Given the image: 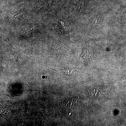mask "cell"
<instances>
[{"label": "cell", "instance_id": "1", "mask_svg": "<svg viewBox=\"0 0 126 126\" xmlns=\"http://www.w3.org/2000/svg\"><path fill=\"white\" fill-rule=\"evenodd\" d=\"M62 73L66 75H74L77 72V70L75 68H71L65 69H59Z\"/></svg>", "mask_w": 126, "mask_h": 126}, {"label": "cell", "instance_id": "2", "mask_svg": "<svg viewBox=\"0 0 126 126\" xmlns=\"http://www.w3.org/2000/svg\"><path fill=\"white\" fill-rule=\"evenodd\" d=\"M11 45V50H10V52H11V54L13 55L15 57V59L17 61H18V55H19V53L20 51H19V49H17V48H14Z\"/></svg>", "mask_w": 126, "mask_h": 126}, {"label": "cell", "instance_id": "3", "mask_svg": "<svg viewBox=\"0 0 126 126\" xmlns=\"http://www.w3.org/2000/svg\"><path fill=\"white\" fill-rule=\"evenodd\" d=\"M103 14L102 13H100L97 17V19L98 20V23H100L103 19Z\"/></svg>", "mask_w": 126, "mask_h": 126}, {"label": "cell", "instance_id": "4", "mask_svg": "<svg viewBox=\"0 0 126 126\" xmlns=\"http://www.w3.org/2000/svg\"><path fill=\"white\" fill-rule=\"evenodd\" d=\"M87 50H83L81 56V57L83 59H86V57L87 56Z\"/></svg>", "mask_w": 126, "mask_h": 126}, {"label": "cell", "instance_id": "5", "mask_svg": "<svg viewBox=\"0 0 126 126\" xmlns=\"http://www.w3.org/2000/svg\"><path fill=\"white\" fill-rule=\"evenodd\" d=\"M21 15H22V14H21V12H19V13H18L17 14H15L14 17V18L15 19H19V18H20L21 17Z\"/></svg>", "mask_w": 126, "mask_h": 126}]
</instances>
